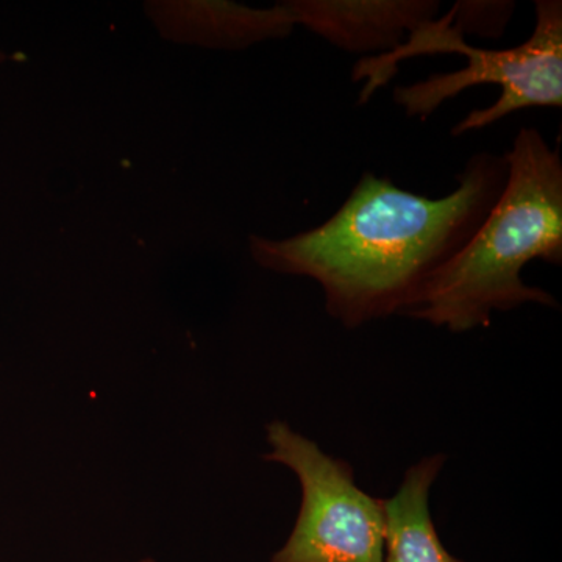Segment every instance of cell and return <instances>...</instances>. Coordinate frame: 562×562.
<instances>
[{"label":"cell","mask_w":562,"mask_h":562,"mask_svg":"<svg viewBox=\"0 0 562 562\" xmlns=\"http://www.w3.org/2000/svg\"><path fill=\"white\" fill-rule=\"evenodd\" d=\"M443 462V454H435L412 465L394 497L384 501L383 562H464L446 549L430 514V490Z\"/></svg>","instance_id":"obj_7"},{"label":"cell","mask_w":562,"mask_h":562,"mask_svg":"<svg viewBox=\"0 0 562 562\" xmlns=\"http://www.w3.org/2000/svg\"><path fill=\"white\" fill-rule=\"evenodd\" d=\"M144 13L162 38L209 49H246L295 27L284 2L254 9L222 0H154L144 3Z\"/></svg>","instance_id":"obj_6"},{"label":"cell","mask_w":562,"mask_h":562,"mask_svg":"<svg viewBox=\"0 0 562 562\" xmlns=\"http://www.w3.org/2000/svg\"><path fill=\"white\" fill-rule=\"evenodd\" d=\"M506 183L479 231L417 292L402 316L452 333L490 327L492 313L524 303L558 308L528 286V262H562V161L536 128L517 133L506 155Z\"/></svg>","instance_id":"obj_2"},{"label":"cell","mask_w":562,"mask_h":562,"mask_svg":"<svg viewBox=\"0 0 562 562\" xmlns=\"http://www.w3.org/2000/svg\"><path fill=\"white\" fill-rule=\"evenodd\" d=\"M139 562H155L154 560H143V561H139Z\"/></svg>","instance_id":"obj_9"},{"label":"cell","mask_w":562,"mask_h":562,"mask_svg":"<svg viewBox=\"0 0 562 562\" xmlns=\"http://www.w3.org/2000/svg\"><path fill=\"white\" fill-rule=\"evenodd\" d=\"M5 60H7V55L3 54L2 50H0V65H2V63L5 61Z\"/></svg>","instance_id":"obj_8"},{"label":"cell","mask_w":562,"mask_h":562,"mask_svg":"<svg viewBox=\"0 0 562 562\" xmlns=\"http://www.w3.org/2000/svg\"><path fill=\"white\" fill-rule=\"evenodd\" d=\"M452 10V9H450ZM536 25L530 38L512 49H476L465 43L464 27L447 13L441 20L424 22L414 29L406 43L387 54L361 58L351 79L364 81L360 105L371 101L386 87L398 65L419 55L461 54L469 65L457 72L436 74L409 87H397L394 101L409 117L427 120L443 102L457 98L476 85L495 83L502 88L494 105L473 110L453 128V136L480 131L502 121L514 111L561 109L562 106V3L536 0Z\"/></svg>","instance_id":"obj_3"},{"label":"cell","mask_w":562,"mask_h":562,"mask_svg":"<svg viewBox=\"0 0 562 562\" xmlns=\"http://www.w3.org/2000/svg\"><path fill=\"white\" fill-rule=\"evenodd\" d=\"M268 442L266 460L290 468L302 487L297 522L271 562H383V498L362 491L346 461L322 452L284 422L268 425Z\"/></svg>","instance_id":"obj_4"},{"label":"cell","mask_w":562,"mask_h":562,"mask_svg":"<svg viewBox=\"0 0 562 562\" xmlns=\"http://www.w3.org/2000/svg\"><path fill=\"white\" fill-rule=\"evenodd\" d=\"M295 25H303L347 52L387 54L424 22L436 20V0H288Z\"/></svg>","instance_id":"obj_5"},{"label":"cell","mask_w":562,"mask_h":562,"mask_svg":"<svg viewBox=\"0 0 562 562\" xmlns=\"http://www.w3.org/2000/svg\"><path fill=\"white\" fill-rule=\"evenodd\" d=\"M505 157L476 154L457 190L430 199L364 172L341 209L286 239L251 235L255 262L321 284L344 327L405 313L425 283L479 231L506 183Z\"/></svg>","instance_id":"obj_1"}]
</instances>
